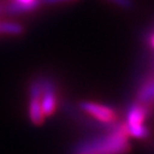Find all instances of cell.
I'll use <instances>...</instances> for the list:
<instances>
[{"label":"cell","mask_w":154,"mask_h":154,"mask_svg":"<svg viewBox=\"0 0 154 154\" xmlns=\"http://www.w3.org/2000/svg\"><path fill=\"white\" fill-rule=\"evenodd\" d=\"M126 123L116 126L109 134L82 142L72 154H126L130 149Z\"/></svg>","instance_id":"obj_1"},{"label":"cell","mask_w":154,"mask_h":154,"mask_svg":"<svg viewBox=\"0 0 154 154\" xmlns=\"http://www.w3.org/2000/svg\"><path fill=\"white\" fill-rule=\"evenodd\" d=\"M149 114V106L137 103L131 105L127 111L126 126L128 134L136 138H145L149 135L147 128L144 126V121Z\"/></svg>","instance_id":"obj_2"},{"label":"cell","mask_w":154,"mask_h":154,"mask_svg":"<svg viewBox=\"0 0 154 154\" xmlns=\"http://www.w3.org/2000/svg\"><path fill=\"white\" fill-rule=\"evenodd\" d=\"M41 77L33 79L29 89V118L34 126H40L45 121V116L41 110Z\"/></svg>","instance_id":"obj_3"},{"label":"cell","mask_w":154,"mask_h":154,"mask_svg":"<svg viewBox=\"0 0 154 154\" xmlns=\"http://www.w3.org/2000/svg\"><path fill=\"white\" fill-rule=\"evenodd\" d=\"M41 110L46 116H51L55 113L58 104V97L56 91V85L51 78L41 77Z\"/></svg>","instance_id":"obj_4"},{"label":"cell","mask_w":154,"mask_h":154,"mask_svg":"<svg viewBox=\"0 0 154 154\" xmlns=\"http://www.w3.org/2000/svg\"><path fill=\"white\" fill-rule=\"evenodd\" d=\"M80 107L86 113H88L89 116L95 118L97 121L105 123V125L114 123L118 118L116 111L107 105L99 104L95 102H82L80 103Z\"/></svg>","instance_id":"obj_5"},{"label":"cell","mask_w":154,"mask_h":154,"mask_svg":"<svg viewBox=\"0 0 154 154\" xmlns=\"http://www.w3.org/2000/svg\"><path fill=\"white\" fill-rule=\"evenodd\" d=\"M40 5V0H13V2L6 7V11L9 14L28 13L37 9Z\"/></svg>","instance_id":"obj_6"},{"label":"cell","mask_w":154,"mask_h":154,"mask_svg":"<svg viewBox=\"0 0 154 154\" xmlns=\"http://www.w3.org/2000/svg\"><path fill=\"white\" fill-rule=\"evenodd\" d=\"M138 100L139 103L149 106L154 102V79L149 80L143 85L138 93Z\"/></svg>","instance_id":"obj_7"},{"label":"cell","mask_w":154,"mask_h":154,"mask_svg":"<svg viewBox=\"0 0 154 154\" xmlns=\"http://www.w3.org/2000/svg\"><path fill=\"white\" fill-rule=\"evenodd\" d=\"M24 33V28L20 23L0 21V35H21Z\"/></svg>","instance_id":"obj_8"},{"label":"cell","mask_w":154,"mask_h":154,"mask_svg":"<svg viewBox=\"0 0 154 154\" xmlns=\"http://www.w3.org/2000/svg\"><path fill=\"white\" fill-rule=\"evenodd\" d=\"M63 1H69V0H40L41 5H42V4H45V5H54V4L63 2Z\"/></svg>","instance_id":"obj_9"},{"label":"cell","mask_w":154,"mask_h":154,"mask_svg":"<svg viewBox=\"0 0 154 154\" xmlns=\"http://www.w3.org/2000/svg\"><path fill=\"white\" fill-rule=\"evenodd\" d=\"M149 44H151V46L154 48V33L149 37Z\"/></svg>","instance_id":"obj_10"},{"label":"cell","mask_w":154,"mask_h":154,"mask_svg":"<svg viewBox=\"0 0 154 154\" xmlns=\"http://www.w3.org/2000/svg\"><path fill=\"white\" fill-rule=\"evenodd\" d=\"M1 11H2V9H1V7H0V13H1Z\"/></svg>","instance_id":"obj_11"}]
</instances>
